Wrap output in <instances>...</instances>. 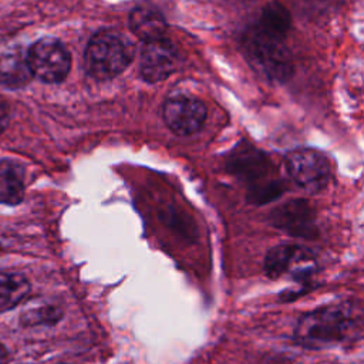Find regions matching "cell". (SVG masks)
I'll return each mask as SVG.
<instances>
[{"mask_svg":"<svg viewBox=\"0 0 364 364\" xmlns=\"http://www.w3.org/2000/svg\"><path fill=\"white\" fill-rule=\"evenodd\" d=\"M58 364H67V363H58Z\"/></svg>","mask_w":364,"mask_h":364,"instance_id":"ac0fdd59","label":"cell"},{"mask_svg":"<svg viewBox=\"0 0 364 364\" xmlns=\"http://www.w3.org/2000/svg\"><path fill=\"white\" fill-rule=\"evenodd\" d=\"M357 320L343 304H327L299 317L294 337L306 348H326L344 341L353 334Z\"/></svg>","mask_w":364,"mask_h":364,"instance_id":"7a4b0ae2","label":"cell"},{"mask_svg":"<svg viewBox=\"0 0 364 364\" xmlns=\"http://www.w3.org/2000/svg\"><path fill=\"white\" fill-rule=\"evenodd\" d=\"M132 60L129 47L122 37L111 30L95 33L85 50V67L91 77L107 81L127 70Z\"/></svg>","mask_w":364,"mask_h":364,"instance_id":"3957f363","label":"cell"},{"mask_svg":"<svg viewBox=\"0 0 364 364\" xmlns=\"http://www.w3.org/2000/svg\"><path fill=\"white\" fill-rule=\"evenodd\" d=\"M289 27V13L280 4L272 3L245 34L250 64L272 81H287L293 74L291 54L284 43Z\"/></svg>","mask_w":364,"mask_h":364,"instance_id":"6da1fadb","label":"cell"},{"mask_svg":"<svg viewBox=\"0 0 364 364\" xmlns=\"http://www.w3.org/2000/svg\"><path fill=\"white\" fill-rule=\"evenodd\" d=\"M24 196L23 169L11 161H0V203L17 205Z\"/></svg>","mask_w":364,"mask_h":364,"instance_id":"4fadbf2b","label":"cell"},{"mask_svg":"<svg viewBox=\"0 0 364 364\" xmlns=\"http://www.w3.org/2000/svg\"><path fill=\"white\" fill-rule=\"evenodd\" d=\"M284 166L289 178L307 192L317 193L330 182V162L327 156L317 149L297 148L287 152Z\"/></svg>","mask_w":364,"mask_h":364,"instance_id":"277c9868","label":"cell"},{"mask_svg":"<svg viewBox=\"0 0 364 364\" xmlns=\"http://www.w3.org/2000/svg\"><path fill=\"white\" fill-rule=\"evenodd\" d=\"M272 223L293 236L313 237L316 236L314 213L306 200H289L270 213Z\"/></svg>","mask_w":364,"mask_h":364,"instance_id":"ba28073f","label":"cell"},{"mask_svg":"<svg viewBox=\"0 0 364 364\" xmlns=\"http://www.w3.org/2000/svg\"><path fill=\"white\" fill-rule=\"evenodd\" d=\"M27 51L10 38L0 40V84L18 88L31 80Z\"/></svg>","mask_w":364,"mask_h":364,"instance_id":"9c48e42d","label":"cell"},{"mask_svg":"<svg viewBox=\"0 0 364 364\" xmlns=\"http://www.w3.org/2000/svg\"><path fill=\"white\" fill-rule=\"evenodd\" d=\"M30 71L44 82H61L70 73L71 55L65 46L53 37L37 40L27 50Z\"/></svg>","mask_w":364,"mask_h":364,"instance_id":"5b68a950","label":"cell"},{"mask_svg":"<svg viewBox=\"0 0 364 364\" xmlns=\"http://www.w3.org/2000/svg\"><path fill=\"white\" fill-rule=\"evenodd\" d=\"M63 317L61 309L53 304H44L41 307L24 311L21 321L26 326H37V324H55Z\"/></svg>","mask_w":364,"mask_h":364,"instance_id":"9a60e30c","label":"cell"},{"mask_svg":"<svg viewBox=\"0 0 364 364\" xmlns=\"http://www.w3.org/2000/svg\"><path fill=\"white\" fill-rule=\"evenodd\" d=\"M228 166L232 173L239 178L252 182V186H257L262 182V178H266L269 173L270 162L266 155L253 146H237L236 151L230 155Z\"/></svg>","mask_w":364,"mask_h":364,"instance_id":"8fae6325","label":"cell"},{"mask_svg":"<svg viewBox=\"0 0 364 364\" xmlns=\"http://www.w3.org/2000/svg\"><path fill=\"white\" fill-rule=\"evenodd\" d=\"M7 122H9L7 109H6V107L0 102V132L7 127Z\"/></svg>","mask_w":364,"mask_h":364,"instance_id":"2e32d148","label":"cell"},{"mask_svg":"<svg viewBox=\"0 0 364 364\" xmlns=\"http://www.w3.org/2000/svg\"><path fill=\"white\" fill-rule=\"evenodd\" d=\"M179 64L176 47L165 37L144 44L139 57V73L148 82L166 80Z\"/></svg>","mask_w":364,"mask_h":364,"instance_id":"52a82bcc","label":"cell"},{"mask_svg":"<svg viewBox=\"0 0 364 364\" xmlns=\"http://www.w3.org/2000/svg\"><path fill=\"white\" fill-rule=\"evenodd\" d=\"M30 293V282L20 273L0 272V313L14 309Z\"/></svg>","mask_w":364,"mask_h":364,"instance_id":"5bb4252c","label":"cell"},{"mask_svg":"<svg viewBox=\"0 0 364 364\" xmlns=\"http://www.w3.org/2000/svg\"><path fill=\"white\" fill-rule=\"evenodd\" d=\"M7 360H9V353L6 347L0 343V364H7Z\"/></svg>","mask_w":364,"mask_h":364,"instance_id":"e0dca14e","label":"cell"},{"mask_svg":"<svg viewBox=\"0 0 364 364\" xmlns=\"http://www.w3.org/2000/svg\"><path fill=\"white\" fill-rule=\"evenodd\" d=\"M129 28L144 43L165 37L168 23L164 14L148 4L136 6L129 13Z\"/></svg>","mask_w":364,"mask_h":364,"instance_id":"7c38bea8","label":"cell"},{"mask_svg":"<svg viewBox=\"0 0 364 364\" xmlns=\"http://www.w3.org/2000/svg\"><path fill=\"white\" fill-rule=\"evenodd\" d=\"M206 115L205 102L193 95L176 94L166 98L162 105L165 125L179 136L196 134L203 127Z\"/></svg>","mask_w":364,"mask_h":364,"instance_id":"8992f818","label":"cell"},{"mask_svg":"<svg viewBox=\"0 0 364 364\" xmlns=\"http://www.w3.org/2000/svg\"><path fill=\"white\" fill-rule=\"evenodd\" d=\"M311 263L310 253L296 245L283 243L272 247L264 257V273L277 279L287 272H303L307 274L309 264Z\"/></svg>","mask_w":364,"mask_h":364,"instance_id":"30bf717a","label":"cell"}]
</instances>
